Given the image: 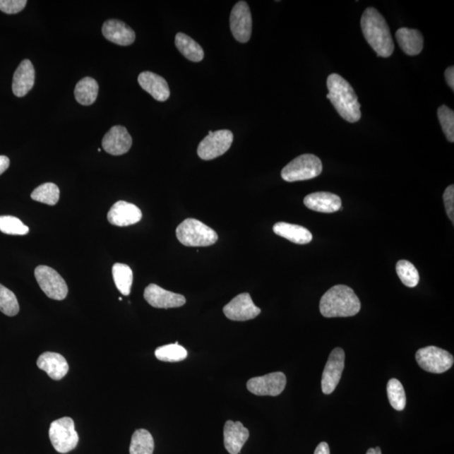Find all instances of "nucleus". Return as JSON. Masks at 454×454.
Returning a JSON list of instances; mask_svg holds the SVG:
<instances>
[{
    "label": "nucleus",
    "instance_id": "nucleus-6",
    "mask_svg": "<svg viewBox=\"0 0 454 454\" xmlns=\"http://www.w3.org/2000/svg\"><path fill=\"white\" fill-rule=\"evenodd\" d=\"M49 438L56 452L67 453L73 450L78 443V435L72 418L63 417L52 422Z\"/></svg>",
    "mask_w": 454,
    "mask_h": 454
},
{
    "label": "nucleus",
    "instance_id": "nucleus-12",
    "mask_svg": "<svg viewBox=\"0 0 454 454\" xmlns=\"http://www.w3.org/2000/svg\"><path fill=\"white\" fill-rule=\"evenodd\" d=\"M286 376L284 373L275 372L264 376L251 378L246 383L248 390L258 396H277L284 391L286 386Z\"/></svg>",
    "mask_w": 454,
    "mask_h": 454
},
{
    "label": "nucleus",
    "instance_id": "nucleus-28",
    "mask_svg": "<svg viewBox=\"0 0 454 454\" xmlns=\"http://www.w3.org/2000/svg\"><path fill=\"white\" fill-rule=\"evenodd\" d=\"M154 440L148 430H136L132 435L130 454H153Z\"/></svg>",
    "mask_w": 454,
    "mask_h": 454
},
{
    "label": "nucleus",
    "instance_id": "nucleus-7",
    "mask_svg": "<svg viewBox=\"0 0 454 454\" xmlns=\"http://www.w3.org/2000/svg\"><path fill=\"white\" fill-rule=\"evenodd\" d=\"M416 359L419 366L425 371L443 374L453 367V356L446 350L438 347L429 346L417 352Z\"/></svg>",
    "mask_w": 454,
    "mask_h": 454
},
{
    "label": "nucleus",
    "instance_id": "nucleus-10",
    "mask_svg": "<svg viewBox=\"0 0 454 454\" xmlns=\"http://www.w3.org/2000/svg\"><path fill=\"white\" fill-rule=\"evenodd\" d=\"M345 352L341 347L334 348L325 366L321 378V390L325 395L332 394L340 382L345 366Z\"/></svg>",
    "mask_w": 454,
    "mask_h": 454
},
{
    "label": "nucleus",
    "instance_id": "nucleus-4",
    "mask_svg": "<svg viewBox=\"0 0 454 454\" xmlns=\"http://www.w3.org/2000/svg\"><path fill=\"white\" fill-rule=\"evenodd\" d=\"M180 244L186 246H209L218 240L217 233L196 219L184 220L176 229Z\"/></svg>",
    "mask_w": 454,
    "mask_h": 454
},
{
    "label": "nucleus",
    "instance_id": "nucleus-9",
    "mask_svg": "<svg viewBox=\"0 0 454 454\" xmlns=\"http://www.w3.org/2000/svg\"><path fill=\"white\" fill-rule=\"evenodd\" d=\"M35 277L40 287L47 297L56 301H63L67 297L68 293L67 283L54 268L40 265L35 270Z\"/></svg>",
    "mask_w": 454,
    "mask_h": 454
},
{
    "label": "nucleus",
    "instance_id": "nucleus-30",
    "mask_svg": "<svg viewBox=\"0 0 454 454\" xmlns=\"http://www.w3.org/2000/svg\"><path fill=\"white\" fill-rule=\"evenodd\" d=\"M155 356L162 362H180L187 358L188 352L184 347L179 345L178 342H176L174 345L157 347Z\"/></svg>",
    "mask_w": 454,
    "mask_h": 454
},
{
    "label": "nucleus",
    "instance_id": "nucleus-21",
    "mask_svg": "<svg viewBox=\"0 0 454 454\" xmlns=\"http://www.w3.org/2000/svg\"><path fill=\"white\" fill-rule=\"evenodd\" d=\"M35 78L36 73L32 61L28 59L22 61L13 77L12 90L14 95L19 98L28 95L34 86Z\"/></svg>",
    "mask_w": 454,
    "mask_h": 454
},
{
    "label": "nucleus",
    "instance_id": "nucleus-17",
    "mask_svg": "<svg viewBox=\"0 0 454 454\" xmlns=\"http://www.w3.org/2000/svg\"><path fill=\"white\" fill-rule=\"evenodd\" d=\"M102 33L105 39L119 46H130L136 40L134 30L124 22L116 19L104 22Z\"/></svg>",
    "mask_w": 454,
    "mask_h": 454
},
{
    "label": "nucleus",
    "instance_id": "nucleus-20",
    "mask_svg": "<svg viewBox=\"0 0 454 454\" xmlns=\"http://www.w3.org/2000/svg\"><path fill=\"white\" fill-rule=\"evenodd\" d=\"M40 369L45 371L52 380L60 381L68 374L69 367L64 356L56 352H46L39 357L37 363Z\"/></svg>",
    "mask_w": 454,
    "mask_h": 454
},
{
    "label": "nucleus",
    "instance_id": "nucleus-11",
    "mask_svg": "<svg viewBox=\"0 0 454 454\" xmlns=\"http://www.w3.org/2000/svg\"><path fill=\"white\" fill-rule=\"evenodd\" d=\"M230 28L237 41L246 43L252 36L253 19L248 3L239 1L233 7L230 16Z\"/></svg>",
    "mask_w": 454,
    "mask_h": 454
},
{
    "label": "nucleus",
    "instance_id": "nucleus-37",
    "mask_svg": "<svg viewBox=\"0 0 454 454\" xmlns=\"http://www.w3.org/2000/svg\"><path fill=\"white\" fill-rule=\"evenodd\" d=\"M443 202L446 208L448 217L454 222V186L449 185L443 193Z\"/></svg>",
    "mask_w": 454,
    "mask_h": 454
},
{
    "label": "nucleus",
    "instance_id": "nucleus-18",
    "mask_svg": "<svg viewBox=\"0 0 454 454\" xmlns=\"http://www.w3.org/2000/svg\"><path fill=\"white\" fill-rule=\"evenodd\" d=\"M249 438V431L241 422L227 421L224 426V445L230 454L241 452Z\"/></svg>",
    "mask_w": 454,
    "mask_h": 454
},
{
    "label": "nucleus",
    "instance_id": "nucleus-5",
    "mask_svg": "<svg viewBox=\"0 0 454 454\" xmlns=\"http://www.w3.org/2000/svg\"><path fill=\"white\" fill-rule=\"evenodd\" d=\"M321 172L323 164L319 157L313 154H303L286 165L281 176L287 182L304 181L316 178Z\"/></svg>",
    "mask_w": 454,
    "mask_h": 454
},
{
    "label": "nucleus",
    "instance_id": "nucleus-8",
    "mask_svg": "<svg viewBox=\"0 0 454 454\" xmlns=\"http://www.w3.org/2000/svg\"><path fill=\"white\" fill-rule=\"evenodd\" d=\"M233 143V134L229 130L209 131L198 147L197 153L203 160H213L226 153Z\"/></svg>",
    "mask_w": 454,
    "mask_h": 454
},
{
    "label": "nucleus",
    "instance_id": "nucleus-32",
    "mask_svg": "<svg viewBox=\"0 0 454 454\" xmlns=\"http://www.w3.org/2000/svg\"><path fill=\"white\" fill-rule=\"evenodd\" d=\"M396 273L401 282L409 288L416 287L420 280L416 267L407 260H400L396 264Z\"/></svg>",
    "mask_w": 454,
    "mask_h": 454
},
{
    "label": "nucleus",
    "instance_id": "nucleus-2",
    "mask_svg": "<svg viewBox=\"0 0 454 454\" xmlns=\"http://www.w3.org/2000/svg\"><path fill=\"white\" fill-rule=\"evenodd\" d=\"M327 85L329 91L328 99L341 117L350 123L359 121L361 118V105L350 83L340 75L333 73L329 75Z\"/></svg>",
    "mask_w": 454,
    "mask_h": 454
},
{
    "label": "nucleus",
    "instance_id": "nucleus-35",
    "mask_svg": "<svg viewBox=\"0 0 454 454\" xmlns=\"http://www.w3.org/2000/svg\"><path fill=\"white\" fill-rule=\"evenodd\" d=\"M438 116L443 133L450 143L454 142V112L446 105H442L438 110Z\"/></svg>",
    "mask_w": 454,
    "mask_h": 454
},
{
    "label": "nucleus",
    "instance_id": "nucleus-38",
    "mask_svg": "<svg viewBox=\"0 0 454 454\" xmlns=\"http://www.w3.org/2000/svg\"><path fill=\"white\" fill-rule=\"evenodd\" d=\"M445 78H446V81L448 83V85L449 87L451 88L453 90H454V68L453 66H451V67H449L446 69V71H445Z\"/></svg>",
    "mask_w": 454,
    "mask_h": 454
},
{
    "label": "nucleus",
    "instance_id": "nucleus-15",
    "mask_svg": "<svg viewBox=\"0 0 454 454\" xmlns=\"http://www.w3.org/2000/svg\"><path fill=\"white\" fill-rule=\"evenodd\" d=\"M143 213L138 206L126 201H118L107 215L109 222L117 227H128L138 223Z\"/></svg>",
    "mask_w": 454,
    "mask_h": 454
},
{
    "label": "nucleus",
    "instance_id": "nucleus-14",
    "mask_svg": "<svg viewBox=\"0 0 454 454\" xmlns=\"http://www.w3.org/2000/svg\"><path fill=\"white\" fill-rule=\"evenodd\" d=\"M144 298L150 306L158 309L181 307L186 303L184 295L171 292L155 284L149 285L145 289Z\"/></svg>",
    "mask_w": 454,
    "mask_h": 454
},
{
    "label": "nucleus",
    "instance_id": "nucleus-22",
    "mask_svg": "<svg viewBox=\"0 0 454 454\" xmlns=\"http://www.w3.org/2000/svg\"><path fill=\"white\" fill-rule=\"evenodd\" d=\"M138 83L143 89L154 99L165 102L170 96V90L165 79L152 72H143L138 76Z\"/></svg>",
    "mask_w": 454,
    "mask_h": 454
},
{
    "label": "nucleus",
    "instance_id": "nucleus-36",
    "mask_svg": "<svg viewBox=\"0 0 454 454\" xmlns=\"http://www.w3.org/2000/svg\"><path fill=\"white\" fill-rule=\"evenodd\" d=\"M26 0H0V11L8 15H14L23 11Z\"/></svg>",
    "mask_w": 454,
    "mask_h": 454
},
{
    "label": "nucleus",
    "instance_id": "nucleus-41",
    "mask_svg": "<svg viewBox=\"0 0 454 454\" xmlns=\"http://www.w3.org/2000/svg\"><path fill=\"white\" fill-rule=\"evenodd\" d=\"M366 454H382L381 448H369Z\"/></svg>",
    "mask_w": 454,
    "mask_h": 454
},
{
    "label": "nucleus",
    "instance_id": "nucleus-1",
    "mask_svg": "<svg viewBox=\"0 0 454 454\" xmlns=\"http://www.w3.org/2000/svg\"><path fill=\"white\" fill-rule=\"evenodd\" d=\"M361 28L366 41L378 56L389 57L393 54L395 43L389 25L376 8H366L361 18Z\"/></svg>",
    "mask_w": 454,
    "mask_h": 454
},
{
    "label": "nucleus",
    "instance_id": "nucleus-16",
    "mask_svg": "<svg viewBox=\"0 0 454 454\" xmlns=\"http://www.w3.org/2000/svg\"><path fill=\"white\" fill-rule=\"evenodd\" d=\"M132 138L126 128L114 126L104 135L102 145L105 152L113 156L123 155L131 148Z\"/></svg>",
    "mask_w": 454,
    "mask_h": 454
},
{
    "label": "nucleus",
    "instance_id": "nucleus-23",
    "mask_svg": "<svg viewBox=\"0 0 454 454\" xmlns=\"http://www.w3.org/2000/svg\"><path fill=\"white\" fill-rule=\"evenodd\" d=\"M395 37L398 39L399 46L405 54L417 56L420 54L424 41L422 34L417 30L400 28L396 32Z\"/></svg>",
    "mask_w": 454,
    "mask_h": 454
},
{
    "label": "nucleus",
    "instance_id": "nucleus-3",
    "mask_svg": "<svg viewBox=\"0 0 454 454\" xmlns=\"http://www.w3.org/2000/svg\"><path fill=\"white\" fill-rule=\"evenodd\" d=\"M361 303L358 297L348 286L339 285L330 288L320 301L321 315L327 318L350 317L358 314Z\"/></svg>",
    "mask_w": 454,
    "mask_h": 454
},
{
    "label": "nucleus",
    "instance_id": "nucleus-31",
    "mask_svg": "<svg viewBox=\"0 0 454 454\" xmlns=\"http://www.w3.org/2000/svg\"><path fill=\"white\" fill-rule=\"evenodd\" d=\"M387 395L391 407L396 411H403L407 405L404 387L398 378H391L387 383Z\"/></svg>",
    "mask_w": 454,
    "mask_h": 454
},
{
    "label": "nucleus",
    "instance_id": "nucleus-26",
    "mask_svg": "<svg viewBox=\"0 0 454 454\" xmlns=\"http://www.w3.org/2000/svg\"><path fill=\"white\" fill-rule=\"evenodd\" d=\"M175 45L180 52L189 61L199 63L204 59V50L195 40L184 33L179 32L176 35Z\"/></svg>",
    "mask_w": 454,
    "mask_h": 454
},
{
    "label": "nucleus",
    "instance_id": "nucleus-33",
    "mask_svg": "<svg viewBox=\"0 0 454 454\" xmlns=\"http://www.w3.org/2000/svg\"><path fill=\"white\" fill-rule=\"evenodd\" d=\"M29 227L12 215L0 217V232L8 235L24 236L28 234Z\"/></svg>",
    "mask_w": 454,
    "mask_h": 454
},
{
    "label": "nucleus",
    "instance_id": "nucleus-27",
    "mask_svg": "<svg viewBox=\"0 0 454 454\" xmlns=\"http://www.w3.org/2000/svg\"><path fill=\"white\" fill-rule=\"evenodd\" d=\"M112 275L117 288L123 295H129L132 283H133V273L131 268L124 263L114 264Z\"/></svg>",
    "mask_w": 454,
    "mask_h": 454
},
{
    "label": "nucleus",
    "instance_id": "nucleus-40",
    "mask_svg": "<svg viewBox=\"0 0 454 454\" xmlns=\"http://www.w3.org/2000/svg\"><path fill=\"white\" fill-rule=\"evenodd\" d=\"M314 454H330L328 444L325 442L321 443L316 447Z\"/></svg>",
    "mask_w": 454,
    "mask_h": 454
},
{
    "label": "nucleus",
    "instance_id": "nucleus-24",
    "mask_svg": "<svg viewBox=\"0 0 454 454\" xmlns=\"http://www.w3.org/2000/svg\"><path fill=\"white\" fill-rule=\"evenodd\" d=\"M273 230L276 235L284 237L295 244H307L312 240L311 232L298 225L277 222L273 226Z\"/></svg>",
    "mask_w": 454,
    "mask_h": 454
},
{
    "label": "nucleus",
    "instance_id": "nucleus-25",
    "mask_svg": "<svg viewBox=\"0 0 454 454\" xmlns=\"http://www.w3.org/2000/svg\"><path fill=\"white\" fill-rule=\"evenodd\" d=\"M99 94V85L95 79L86 77L77 83L74 90L75 99L82 105L94 104Z\"/></svg>",
    "mask_w": 454,
    "mask_h": 454
},
{
    "label": "nucleus",
    "instance_id": "nucleus-19",
    "mask_svg": "<svg viewBox=\"0 0 454 454\" xmlns=\"http://www.w3.org/2000/svg\"><path fill=\"white\" fill-rule=\"evenodd\" d=\"M304 204L308 209L321 213H337L342 207L341 198L329 192H316L308 195Z\"/></svg>",
    "mask_w": 454,
    "mask_h": 454
},
{
    "label": "nucleus",
    "instance_id": "nucleus-39",
    "mask_svg": "<svg viewBox=\"0 0 454 454\" xmlns=\"http://www.w3.org/2000/svg\"><path fill=\"white\" fill-rule=\"evenodd\" d=\"M10 160L6 156H0V175L6 172L10 167Z\"/></svg>",
    "mask_w": 454,
    "mask_h": 454
},
{
    "label": "nucleus",
    "instance_id": "nucleus-13",
    "mask_svg": "<svg viewBox=\"0 0 454 454\" xmlns=\"http://www.w3.org/2000/svg\"><path fill=\"white\" fill-rule=\"evenodd\" d=\"M225 316L235 321H245L256 318L261 309L256 306L249 293L238 294L223 308Z\"/></svg>",
    "mask_w": 454,
    "mask_h": 454
},
{
    "label": "nucleus",
    "instance_id": "nucleus-34",
    "mask_svg": "<svg viewBox=\"0 0 454 454\" xmlns=\"http://www.w3.org/2000/svg\"><path fill=\"white\" fill-rule=\"evenodd\" d=\"M0 311L8 316H15L20 311L16 294L0 284Z\"/></svg>",
    "mask_w": 454,
    "mask_h": 454
},
{
    "label": "nucleus",
    "instance_id": "nucleus-29",
    "mask_svg": "<svg viewBox=\"0 0 454 454\" xmlns=\"http://www.w3.org/2000/svg\"><path fill=\"white\" fill-rule=\"evenodd\" d=\"M32 199L48 205H55L59 201V188L55 184L46 183L40 185L32 193Z\"/></svg>",
    "mask_w": 454,
    "mask_h": 454
}]
</instances>
